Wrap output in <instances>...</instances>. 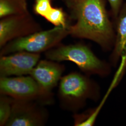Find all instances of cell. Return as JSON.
I'll use <instances>...</instances> for the list:
<instances>
[{
    "mask_svg": "<svg viewBox=\"0 0 126 126\" xmlns=\"http://www.w3.org/2000/svg\"><path fill=\"white\" fill-rule=\"evenodd\" d=\"M72 15L76 22L69 26V35L92 41L104 51L113 50L115 27L109 18L105 0H82L72 11Z\"/></svg>",
    "mask_w": 126,
    "mask_h": 126,
    "instance_id": "cell-1",
    "label": "cell"
},
{
    "mask_svg": "<svg viewBox=\"0 0 126 126\" xmlns=\"http://www.w3.org/2000/svg\"><path fill=\"white\" fill-rule=\"evenodd\" d=\"M100 96L99 85L85 74L71 72L62 77L59 83L58 97L65 110L77 113L86 106L88 99L97 101Z\"/></svg>",
    "mask_w": 126,
    "mask_h": 126,
    "instance_id": "cell-2",
    "label": "cell"
},
{
    "mask_svg": "<svg viewBox=\"0 0 126 126\" xmlns=\"http://www.w3.org/2000/svg\"><path fill=\"white\" fill-rule=\"evenodd\" d=\"M46 59L74 63L85 74L106 77L112 72L110 63L99 59L87 45L82 43L59 45L45 52Z\"/></svg>",
    "mask_w": 126,
    "mask_h": 126,
    "instance_id": "cell-3",
    "label": "cell"
},
{
    "mask_svg": "<svg viewBox=\"0 0 126 126\" xmlns=\"http://www.w3.org/2000/svg\"><path fill=\"white\" fill-rule=\"evenodd\" d=\"M68 27L54 26L49 30H41L11 41L0 48V56L18 51L38 54L45 52L61 44L69 35Z\"/></svg>",
    "mask_w": 126,
    "mask_h": 126,
    "instance_id": "cell-4",
    "label": "cell"
},
{
    "mask_svg": "<svg viewBox=\"0 0 126 126\" xmlns=\"http://www.w3.org/2000/svg\"><path fill=\"white\" fill-rule=\"evenodd\" d=\"M0 94L14 99L35 101L44 106L54 101L53 94L46 93L31 75L0 77Z\"/></svg>",
    "mask_w": 126,
    "mask_h": 126,
    "instance_id": "cell-5",
    "label": "cell"
},
{
    "mask_svg": "<svg viewBox=\"0 0 126 126\" xmlns=\"http://www.w3.org/2000/svg\"><path fill=\"white\" fill-rule=\"evenodd\" d=\"M49 113L45 106L35 101L13 100L12 112L6 126H43Z\"/></svg>",
    "mask_w": 126,
    "mask_h": 126,
    "instance_id": "cell-6",
    "label": "cell"
},
{
    "mask_svg": "<svg viewBox=\"0 0 126 126\" xmlns=\"http://www.w3.org/2000/svg\"><path fill=\"white\" fill-rule=\"evenodd\" d=\"M41 30L40 24L29 12L0 18V48L11 41Z\"/></svg>",
    "mask_w": 126,
    "mask_h": 126,
    "instance_id": "cell-7",
    "label": "cell"
},
{
    "mask_svg": "<svg viewBox=\"0 0 126 126\" xmlns=\"http://www.w3.org/2000/svg\"><path fill=\"white\" fill-rule=\"evenodd\" d=\"M40 54L18 51L0 56V77L30 75L40 61Z\"/></svg>",
    "mask_w": 126,
    "mask_h": 126,
    "instance_id": "cell-8",
    "label": "cell"
},
{
    "mask_svg": "<svg viewBox=\"0 0 126 126\" xmlns=\"http://www.w3.org/2000/svg\"><path fill=\"white\" fill-rule=\"evenodd\" d=\"M65 69L64 65L59 62L48 59L41 60L30 75L46 93L53 94L52 91L58 86Z\"/></svg>",
    "mask_w": 126,
    "mask_h": 126,
    "instance_id": "cell-9",
    "label": "cell"
},
{
    "mask_svg": "<svg viewBox=\"0 0 126 126\" xmlns=\"http://www.w3.org/2000/svg\"><path fill=\"white\" fill-rule=\"evenodd\" d=\"M115 31L114 45L110 56V63L116 66L126 50V3L123 4L119 15L114 21Z\"/></svg>",
    "mask_w": 126,
    "mask_h": 126,
    "instance_id": "cell-10",
    "label": "cell"
},
{
    "mask_svg": "<svg viewBox=\"0 0 126 126\" xmlns=\"http://www.w3.org/2000/svg\"><path fill=\"white\" fill-rule=\"evenodd\" d=\"M27 0H0V18L29 12Z\"/></svg>",
    "mask_w": 126,
    "mask_h": 126,
    "instance_id": "cell-11",
    "label": "cell"
},
{
    "mask_svg": "<svg viewBox=\"0 0 126 126\" xmlns=\"http://www.w3.org/2000/svg\"><path fill=\"white\" fill-rule=\"evenodd\" d=\"M44 18L54 26L66 27L70 25L67 16L62 8L52 7Z\"/></svg>",
    "mask_w": 126,
    "mask_h": 126,
    "instance_id": "cell-12",
    "label": "cell"
},
{
    "mask_svg": "<svg viewBox=\"0 0 126 126\" xmlns=\"http://www.w3.org/2000/svg\"><path fill=\"white\" fill-rule=\"evenodd\" d=\"M98 113L95 108L91 109L85 112L74 113V125L75 126H91L94 124Z\"/></svg>",
    "mask_w": 126,
    "mask_h": 126,
    "instance_id": "cell-13",
    "label": "cell"
},
{
    "mask_svg": "<svg viewBox=\"0 0 126 126\" xmlns=\"http://www.w3.org/2000/svg\"><path fill=\"white\" fill-rule=\"evenodd\" d=\"M13 99L8 96L0 95V126H6L12 112Z\"/></svg>",
    "mask_w": 126,
    "mask_h": 126,
    "instance_id": "cell-14",
    "label": "cell"
},
{
    "mask_svg": "<svg viewBox=\"0 0 126 126\" xmlns=\"http://www.w3.org/2000/svg\"><path fill=\"white\" fill-rule=\"evenodd\" d=\"M52 0H34V12L37 15L45 17L52 8Z\"/></svg>",
    "mask_w": 126,
    "mask_h": 126,
    "instance_id": "cell-15",
    "label": "cell"
},
{
    "mask_svg": "<svg viewBox=\"0 0 126 126\" xmlns=\"http://www.w3.org/2000/svg\"><path fill=\"white\" fill-rule=\"evenodd\" d=\"M110 5L111 16L114 21L123 5V0H107ZM113 21V22H114Z\"/></svg>",
    "mask_w": 126,
    "mask_h": 126,
    "instance_id": "cell-16",
    "label": "cell"
},
{
    "mask_svg": "<svg viewBox=\"0 0 126 126\" xmlns=\"http://www.w3.org/2000/svg\"><path fill=\"white\" fill-rule=\"evenodd\" d=\"M81 0H64V1L68 8L70 9L72 12Z\"/></svg>",
    "mask_w": 126,
    "mask_h": 126,
    "instance_id": "cell-17",
    "label": "cell"
},
{
    "mask_svg": "<svg viewBox=\"0 0 126 126\" xmlns=\"http://www.w3.org/2000/svg\"></svg>",
    "mask_w": 126,
    "mask_h": 126,
    "instance_id": "cell-18",
    "label": "cell"
}]
</instances>
